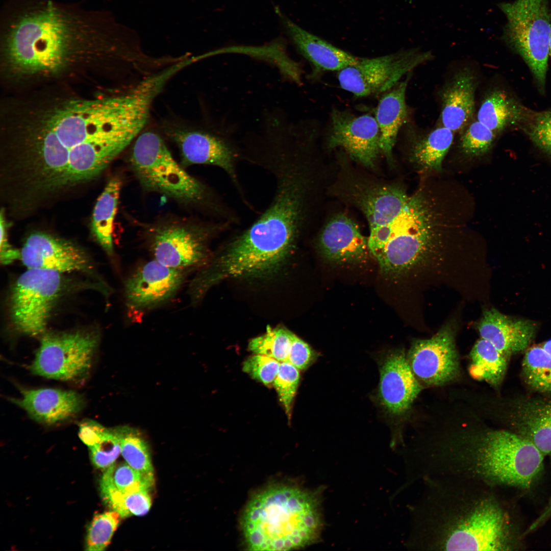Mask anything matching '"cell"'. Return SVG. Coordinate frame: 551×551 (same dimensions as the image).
Instances as JSON below:
<instances>
[{
    "label": "cell",
    "mask_w": 551,
    "mask_h": 551,
    "mask_svg": "<svg viewBox=\"0 0 551 551\" xmlns=\"http://www.w3.org/2000/svg\"><path fill=\"white\" fill-rule=\"evenodd\" d=\"M30 91L5 102L1 130L5 174L27 202L94 180L142 131L127 93Z\"/></svg>",
    "instance_id": "6da1fadb"
},
{
    "label": "cell",
    "mask_w": 551,
    "mask_h": 551,
    "mask_svg": "<svg viewBox=\"0 0 551 551\" xmlns=\"http://www.w3.org/2000/svg\"><path fill=\"white\" fill-rule=\"evenodd\" d=\"M154 483V475L143 474L126 462L114 463L106 468L100 486L129 493L143 490L149 491Z\"/></svg>",
    "instance_id": "f546056e"
},
{
    "label": "cell",
    "mask_w": 551,
    "mask_h": 551,
    "mask_svg": "<svg viewBox=\"0 0 551 551\" xmlns=\"http://www.w3.org/2000/svg\"><path fill=\"white\" fill-rule=\"evenodd\" d=\"M299 379V370L288 361L280 362L278 372L272 385L289 419Z\"/></svg>",
    "instance_id": "d590c367"
},
{
    "label": "cell",
    "mask_w": 551,
    "mask_h": 551,
    "mask_svg": "<svg viewBox=\"0 0 551 551\" xmlns=\"http://www.w3.org/2000/svg\"><path fill=\"white\" fill-rule=\"evenodd\" d=\"M165 134L177 145L185 163L218 166L236 182L235 152L225 139L205 131L176 127L167 128Z\"/></svg>",
    "instance_id": "2e32d148"
},
{
    "label": "cell",
    "mask_w": 551,
    "mask_h": 551,
    "mask_svg": "<svg viewBox=\"0 0 551 551\" xmlns=\"http://www.w3.org/2000/svg\"><path fill=\"white\" fill-rule=\"evenodd\" d=\"M319 246L326 259L338 263L362 261L369 252L368 238L344 214L336 216L327 223L320 236Z\"/></svg>",
    "instance_id": "ffe728a7"
},
{
    "label": "cell",
    "mask_w": 551,
    "mask_h": 551,
    "mask_svg": "<svg viewBox=\"0 0 551 551\" xmlns=\"http://www.w3.org/2000/svg\"><path fill=\"white\" fill-rule=\"evenodd\" d=\"M67 16L48 5L11 23L4 36L1 64L8 87L29 91L91 69L94 44L79 35Z\"/></svg>",
    "instance_id": "3957f363"
},
{
    "label": "cell",
    "mask_w": 551,
    "mask_h": 551,
    "mask_svg": "<svg viewBox=\"0 0 551 551\" xmlns=\"http://www.w3.org/2000/svg\"><path fill=\"white\" fill-rule=\"evenodd\" d=\"M454 132L442 126L436 128L412 147L411 160L422 169L440 171L443 159L449 149Z\"/></svg>",
    "instance_id": "4316f807"
},
{
    "label": "cell",
    "mask_w": 551,
    "mask_h": 551,
    "mask_svg": "<svg viewBox=\"0 0 551 551\" xmlns=\"http://www.w3.org/2000/svg\"><path fill=\"white\" fill-rule=\"evenodd\" d=\"M277 188L268 209L237 237L241 242L283 259L294 245L299 233L304 200L303 182L295 161V145L286 141L271 144Z\"/></svg>",
    "instance_id": "5b68a950"
},
{
    "label": "cell",
    "mask_w": 551,
    "mask_h": 551,
    "mask_svg": "<svg viewBox=\"0 0 551 551\" xmlns=\"http://www.w3.org/2000/svg\"><path fill=\"white\" fill-rule=\"evenodd\" d=\"M528 134L539 148L551 155V110L535 115L529 127Z\"/></svg>",
    "instance_id": "f35d334b"
},
{
    "label": "cell",
    "mask_w": 551,
    "mask_h": 551,
    "mask_svg": "<svg viewBox=\"0 0 551 551\" xmlns=\"http://www.w3.org/2000/svg\"><path fill=\"white\" fill-rule=\"evenodd\" d=\"M19 398L11 400L22 408L33 420L51 425L68 420L83 408L84 399L71 390L55 388L23 389Z\"/></svg>",
    "instance_id": "ac0fdd59"
},
{
    "label": "cell",
    "mask_w": 551,
    "mask_h": 551,
    "mask_svg": "<svg viewBox=\"0 0 551 551\" xmlns=\"http://www.w3.org/2000/svg\"><path fill=\"white\" fill-rule=\"evenodd\" d=\"M101 489L105 502L121 517L143 515L151 508L148 490L127 493L112 488L101 487Z\"/></svg>",
    "instance_id": "4dcf8cb0"
},
{
    "label": "cell",
    "mask_w": 551,
    "mask_h": 551,
    "mask_svg": "<svg viewBox=\"0 0 551 551\" xmlns=\"http://www.w3.org/2000/svg\"><path fill=\"white\" fill-rule=\"evenodd\" d=\"M522 372L525 383L532 389L551 393V356L541 345H534L526 350Z\"/></svg>",
    "instance_id": "f1b7e54d"
},
{
    "label": "cell",
    "mask_w": 551,
    "mask_h": 551,
    "mask_svg": "<svg viewBox=\"0 0 551 551\" xmlns=\"http://www.w3.org/2000/svg\"><path fill=\"white\" fill-rule=\"evenodd\" d=\"M477 328L481 338L490 341L508 359L527 349L536 330L531 321L511 318L494 308L484 311Z\"/></svg>",
    "instance_id": "44dd1931"
},
{
    "label": "cell",
    "mask_w": 551,
    "mask_h": 551,
    "mask_svg": "<svg viewBox=\"0 0 551 551\" xmlns=\"http://www.w3.org/2000/svg\"><path fill=\"white\" fill-rule=\"evenodd\" d=\"M455 335L453 328L446 325L431 338L412 343L407 359L421 385L442 386L459 377L460 367Z\"/></svg>",
    "instance_id": "7c38bea8"
},
{
    "label": "cell",
    "mask_w": 551,
    "mask_h": 551,
    "mask_svg": "<svg viewBox=\"0 0 551 551\" xmlns=\"http://www.w3.org/2000/svg\"><path fill=\"white\" fill-rule=\"evenodd\" d=\"M63 285L61 273L28 268L16 281L9 301L11 319L19 333L43 334Z\"/></svg>",
    "instance_id": "9c48e42d"
},
{
    "label": "cell",
    "mask_w": 551,
    "mask_h": 551,
    "mask_svg": "<svg viewBox=\"0 0 551 551\" xmlns=\"http://www.w3.org/2000/svg\"><path fill=\"white\" fill-rule=\"evenodd\" d=\"M496 133L479 120L469 123L463 132L460 147L462 152L470 157H478L490 151Z\"/></svg>",
    "instance_id": "e575fe53"
},
{
    "label": "cell",
    "mask_w": 551,
    "mask_h": 551,
    "mask_svg": "<svg viewBox=\"0 0 551 551\" xmlns=\"http://www.w3.org/2000/svg\"><path fill=\"white\" fill-rule=\"evenodd\" d=\"M543 348L551 356V339L541 344Z\"/></svg>",
    "instance_id": "ee69618b"
},
{
    "label": "cell",
    "mask_w": 551,
    "mask_h": 551,
    "mask_svg": "<svg viewBox=\"0 0 551 551\" xmlns=\"http://www.w3.org/2000/svg\"><path fill=\"white\" fill-rule=\"evenodd\" d=\"M92 462L99 468L113 465L121 453V435L119 428L106 429L100 440L89 447Z\"/></svg>",
    "instance_id": "8d00e7d4"
},
{
    "label": "cell",
    "mask_w": 551,
    "mask_h": 551,
    "mask_svg": "<svg viewBox=\"0 0 551 551\" xmlns=\"http://www.w3.org/2000/svg\"><path fill=\"white\" fill-rule=\"evenodd\" d=\"M293 333L283 328L268 326L266 333L251 339L249 350L280 362L286 361L291 348Z\"/></svg>",
    "instance_id": "1f68e13d"
},
{
    "label": "cell",
    "mask_w": 551,
    "mask_h": 551,
    "mask_svg": "<svg viewBox=\"0 0 551 551\" xmlns=\"http://www.w3.org/2000/svg\"><path fill=\"white\" fill-rule=\"evenodd\" d=\"M507 42L525 61L538 84L544 87L551 35L548 0H515L503 3Z\"/></svg>",
    "instance_id": "52a82bcc"
},
{
    "label": "cell",
    "mask_w": 551,
    "mask_h": 551,
    "mask_svg": "<svg viewBox=\"0 0 551 551\" xmlns=\"http://www.w3.org/2000/svg\"><path fill=\"white\" fill-rule=\"evenodd\" d=\"M420 483V493L409 507L408 549H514L511 516L496 493L500 487L454 475L428 477Z\"/></svg>",
    "instance_id": "7a4b0ae2"
},
{
    "label": "cell",
    "mask_w": 551,
    "mask_h": 551,
    "mask_svg": "<svg viewBox=\"0 0 551 551\" xmlns=\"http://www.w3.org/2000/svg\"><path fill=\"white\" fill-rule=\"evenodd\" d=\"M430 52L410 49L375 58H358L355 64L338 71L341 87L356 96L385 92L401 78L430 60Z\"/></svg>",
    "instance_id": "30bf717a"
},
{
    "label": "cell",
    "mask_w": 551,
    "mask_h": 551,
    "mask_svg": "<svg viewBox=\"0 0 551 551\" xmlns=\"http://www.w3.org/2000/svg\"><path fill=\"white\" fill-rule=\"evenodd\" d=\"M119 517L120 515L114 510L95 515L87 530L86 549L105 550L118 527Z\"/></svg>",
    "instance_id": "836d02e7"
},
{
    "label": "cell",
    "mask_w": 551,
    "mask_h": 551,
    "mask_svg": "<svg viewBox=\"0 0 551 551\" xmlns=\"http://www.w3.org/2000/svg\"><path fill=\"white\" fill-rule=\"evenodd\" d=\"M510 420L514 432L532 442L544 457L551 455V400L520 401Z\"/></svg>",
    "instance_id": "603a6c76"
},
{
    "label": "cell",
    "mask_w": 551,
    "mask_h": 551,
    "mask_svg": "<svg viewBox=\"0 0 551 551\" xmlns=\"http://www.w3.org/2000/svg\"><path fill=\"white\" fill-rule=\"evenodd\" d=\"M99 340L94 332L44 334L31 371L48 379L82 383L89 374Z\"/></svg>",
    "instance_id": "ba28073f"
},
{
    "label": "cell",
    "mask_w": 551,
    "mask_h": 551,
    "mask_svg": "<svg viewBox=\"0 0 551 551\" xmlns=\"http://www.w3.org/2000/svg\"><path fill=\"white\" fill-rule=\"evenodd\" d=\"M422 388L404 351H395L385 358L380 369L379 396L389 413L399 415L407 412Z\"/></svg>",
    "instance_id": "e0dca14e"
},
{
    "label": "cell",
    "mask_w": 551,
    "mask_h": 551,
    "mask_svg": "<svg viewBox=\"0 0 551 551\" xmlns=\"http://www.w3.org/2000/svg\"><path fill=\"white\" fill-rule=\"evenodd\" d=\"M121 181L114 177L109 181L95 204L91 230L96 240L109 256L114 254L113 224L116 213Z\"/></svg>",
    "instance_id": "d4e9b609"
},
{
    "label": "cell",
    "mask_w": 551,
    "mask_h": 551,
    "mask_svg": "<svg viewBox=\"0 0 551 551\" xmlns=\"http://www.w3.org/2000/svg\"><path fill=\"white\" fill-rule=\"evenodd\" d=\"M5 210L2 208L0 215V257L1 261L4 265L9 264L15 260L20 259V252L13 248L9 243L7 237V223Z\"/></svg>",
    "instance_id": "60d3db41"
},
{
    "label": "cell",
    "mask_w": 551,
    "mask_h": 551,
    "mask_svg": "<svg viewBox=\"0 0 551 551\" xmlns=\"http://www.w3.org/2000/svg\"><path fill=\"white\" fill-rule=\"evenodd\" d=\"M549 55L551 56V35L549 41Z\"/></svg>",
    "instance_id": "f6af8a7d"
},
{
    "label": "cell",
    "mask_w": 551,
    "mask_h": 551,
    "mask_svg": "<svg viewBox=\"0 0 551 551\" xmlns=\"http://www.w3.org/2000/svg\"><path fill=\"white\" fill-rule=\"evenodd\" d=\"M119 429L121 435V454L126 463L143 474L154 475L146 442L131 429L126 427Z\"/></svg>",
    "instance_id": "d6a6232c"
},
{
    "label": "cell",
    "mask_w": 551,
    "mask_h": 551,
    "mask_svg": "<svg viewBox=\"0 0 551 551\" xmlns=\"http://www.w3.org/2000/svg\"><path fill=\"white\" fill-rule=\"evenodd\" d=\"M275 9L293 44L314 67L313 74L322 71H339L357 63L358 57L306 31L286 16L279 8Z\"/></svg>",
    "instance_id": "d6986e66"
},
{
    "label": "cell",
    "mask_w": 551,
    "mask_h": 551,
    "mask_svg": "<svg viewBox=\"0 0 551 551\" xmlns=\"http://www.w3.org/2000/svg\"><path fill=\"white\" fill-rule=\"evenodd\" d=\"M280 362L264 355L255 354L244 361L242 370L253 379L269 386L273 384Z\"/></svg>",
    "instance_id": "74e56055"
},
{
    "label": "cell",
    "mask_w": 551,
    "mask_h": 551,
    "mask_svg": "<svg viewBox=\"0 0 551 551\" xmlns=\"http://www.w3.org/2000/svg\"><path fill=\"white\" fill-rule=\"evenodd\" d=\"M409 77L398 82L381 98L375 118L380 132L381 153L388 161L392 160V152L397 136L408 115L406 92Z\"/></svg>",
    "instance_id": "cb8c5ba5"
},
{
    "label": "cell",
    "mask_w": 551,
    "mask_h": 551,
    "mask_svg": "<svg viewBox=\"0 0 551 551\" xmlns=\"http://www.w3.org/2000/svg\"><path fill=\"white\" fill-rule=\"evenodd\" d=\"M316 357V355L310 346L293 333L291 348L286 361L302 370L308 368Z\"/></svg>",
    "instance_id": "ab89813d"
},
{
    "label": "cell",
    "mask_w": 551,
    "mask_h": 551,
    "mask_svg": "<svg viewBox=\"0 0 551 551\" xmlns=\"http://www.w3.org/2000/svg\"><path fill=\"white\" fill-rule=\"evenodd\" d=\"M469 371L475 379L484 381L498 388L506 373L508 358L490 341L480 338L470 353Z\"/></svg>",
    "instance_id": "484cf974"
},
{
    "label": "cell",
    "mask_w": 551,
    "mask_h": 551,
    "mask_svg": "<svg viewBox=\"0 0 551 551\" xmlns=\"http://www.w3.org/2000/svg\"><path fill=\"white\" fill-rule=\"evenodd\" d=\"M20 259L28 268L53 270L60 273L86 270L88 257L78 245L42 232L30 234L20 251Z\"/></svg>",
    "instance_id": "9a60e30c"
},
{
    "label": "cell",
    "mask_w": 551,
    "mask_h": 551,
    "mask_svg": "<svg viewBox=\"0 0 551 551\" xmlns=\"http://www.w3.org/2000/svg\"><path fill=\"white\" fill-rule=\"evenodd\" d=\"M327 131L330 147L342 148L352 158L366 166H373L381 153L379 126L371 115H356L334 109Z\"/></svg>",
    "instance_id": "5bb4252c"
},
{
    "label": "cell",
    "mask_w": 551,
    "mask_h": 551,
    "mask_svg": "<svg viewBox=\"0 0 551 551\" xmlns=\"http://www.w3.org/2000/svg\"><path fill=\"white\" fill-rule=\"evenodd\" d=\"M130 160L145 189L185 203H199L204 199V185L180 166L157 133H141L135 139Z\"/></svg>",
    "instance_id": "8992f818"
},
{
    "label": "cell",
    "mask_w": 551,
    "mask_h": 551,
    "mask_svg": "<svg viewBox=\"0 0 551 551\" xmlns=\"http://www.w3.org/2000/svg\"><path fill=\"white\" fill-rule=\"evenodd\" d=\"M518 107L503 91L494 90L482 101L477 120L496 133L514 122L519 116Z\"/></svg>",
    "instance_id": "83f0119b"
},
{
    "label": "cell",
    "mask_w": 551,
    "mask_h": 551,
    "mask_svg": "<svg viewBox=\"0 0 551 551\" xmlns=\"http://www.w3.org/2000/svg\"><path fill=\"white\" fill-rule=\"evenodd\" d=\"M551 515V497L541 514V517L543 519H547Z\"/></svg>",
    "instance_id": "7bdbcfd3"
},
{
    "label": "cell",
    "mask_w": 551,
    "mask_h": 551,
    "mask_svg": "<svg viewBox=\"0 0 551 551\" xmlns=\"http://www.w3.org/2000/svg\"><path fill=\"white\" fill-rule=\"evenodd\" d=\"M205 229L178 223L155 230L151 241L154 259L173 268L194 270L209 260Z\"/></svg>",
    "instance_id": "4fadbf2b"
},
{
    "label": "cell",
    "mask_w": 551,
    "mask_h": 551,
    "mask_svg": "<svg viewBox=\"0 0 551 551\" xmlns=\"http://www.w3.org/2000/svg\"><path fill=\"white\" fill-rule=\"evenodd\" d=\"M106 429L94 420L85 419L80 423L78 435L81 441L90 447L100 440Z\"/></svg>",
    "instance_id": "b9f144b4"
},
{
    "label": "cell",
    "mask_w": 551,
    "mask_h": 551,
    "mask_svg": "<svg viewBox=\"0 0 551 551\" xmlns=\"http://www.w3.org/2000/svg\"><path fill=\"white\" fill-rule=\"evenodd\" d=\"M477 81L468 69L456 73L441 93V121L454 132L463 131L472 118L475 110Z\"/></svg>",
    "instance_id": "7402d4cb"
},
{
    "label": "cell",
    "mask_w": 551,
    "mask_h": 551,
    "mask_svg": "<svg viewBox=\"0 0 551 551\" xmlns=\"http://www.w3.org/2000/svg\"><path fill=\"white\" fill-rule=\"evenodd\" d=\"M323 486L309 489L276 483L254 493L242 513L241 531L250 550H289L320 539Z\"/></svg>",
    "instance_id": "277c9868"
},
{
    "label": "cell",
    "mask_w": 551,
    "mask_h": 551,
    "mask_svg": "<svg viewBox=\"0 0 551 551\" xmlns=\"http://www.w3.org/2000/svg\"><path fill=\"white\" fill-rule=\"evenodd\" d=\"M191 272L166 266L154 259L138 266L124 281L128 318L138 321L147 312L168 302Z\"/></svg>",
    "instance_id": "8fae6325"
}]
</instances>
